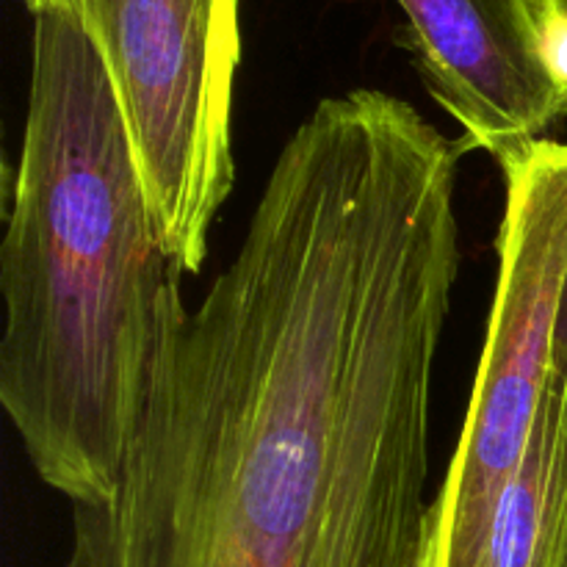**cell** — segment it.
I'll use <instances>...</instances> for the list:
<instances>
[{"label":"cell","mask_w":567,"mask_h":567,"mask_svg":"<svg viewBox=\"0 0 567 567\" xmlns=\"http://www.w3.org/2000/svg\"><path fill=\"white\" fill-rule=\"evenodd\" d=\"M81 25L114 89L158 238L199 275L230 197L241 0H22Z\"/></svg>","instance_id":"cell-3"},{"label":"cell","mask_w":567,"mask_h":567,"mask_svg":"<svg viewBox=\"0 0 567 567\" xmlns=\"http://www.w3.org/2000/svg\"><path fill=\"white\" fill-rule=\"evenodd\" d=\"M463 147L382 89L316 105L72 567H419Z\"/></svg>","instance_id":"cell-1"},{"label":"cell","mask_w":567,"mask_h":567,"mask_svg":"<svg viewBox=\"0 0 567 567\" xmlns=\"http://www.w3.org/2000/svg\"><path fill=\"white\" fill-rule=\"evenodd\" d=\"M498 277L457 452L432 498L419 567L457 563L513 482L551 380L567 293V142L548 136L498 161Z\"/></svg>","instance_id":"cell-4"},{"label":"cell","mask_w":567,"mask_h":567,"mask_svg":"<svg viewBox=\"0 0 567 567\" xmlns=\"http://www.w3.org/2000/svg\"><path fill=\"white\" fill-rule=\"evenodd\" d=\"M551 385H554V391H557L559 415H563L565 449H567V293H565L563 316H559V327H557V341H554Z\"/></svg>","instance_id":"cell-6"},{"label":"cell","mask_w":567,"mask_h":567,"mask_svg":"<svg viewBox=\"0 0 567 567\" xmlns=\"http://www.w3.org/2000/svg\"><path fill=\"white\" fill-rule=\"evenodd\" d=\"M125 122L78 22L33 17L25 136L0 247V402L72 507L114 493L192 313Z\"/></svg>","instance_id":"cell-2"},{"label":"cell","mask_w":567,"mask_h":567,"mask_svg":"<svg viewBox=\"0 0 567 567\" xmlns=\"http://www.w3.org/2000/svg\"><path fill=\"white\" fill-rule=\"evenodd\" d=\"M64 567H72V565H70V563H66V565H64Z\"/></svg>","instance_id":"cell-8"},{"label":"cell","mask_w":567,"mask_h":567,"mask_svg":"<svg viewBox=\"0 0 567 567\" xmlns=\"http://www.w3.org/2000/svg\"><path fill=\"white\" fill-rule=\"evenodd\" d=\"M432 100L496 164L551 136L567 97L543 50L551 0H396Z\"/></svg>","instance_id":"cell-5"},{"label":"cell","mask_w":567,"mask_h":567,"mask_svg":"<svg viewBox=\"0 0 567 567\" xmlns=\"http://www.w3.org/2000/svg\"><path fill=\"white\" fill-rule=\"evenodd\" d=\"M559 3H563V6H565V9H567V0H559Z\"/></svg>","instance_id":"cell-7"}]
</instances>
